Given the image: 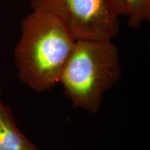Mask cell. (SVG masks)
<instances>
[{"instance_id":"3","label":"cell","mask_w":150,"mask_h":150,"mask_svg":"<svg viewBox=\"0 0 150 150\" xmlns=\"http://www.w3.org/2000/svg\"><path fill=\"white\" fill-rule=\"evenodd\" d=\"M31 7L59 20L76 40H112L120 30L108 0H31Z\"/></svg>"},{"instance_id":"4","label":"cell","mask_w":150,"mask_h":150,"mask_svg":"<svg viewBox=\"0 0 150 150\" xmlns=\"http://www.w3.org/2000/svg\"><path fill=\"white\" fill-rule=\"evenodd\" d=\"M0 150H38L17 125L12 108L1 98L0 90Z\"/></svg>"},{"instance_id":"5","label":"cell","mask_w":150,"mask_h":150,"mask_svg":"<svg viewBox=\"0 0 150 150\" xmlns=\"http://www.w3.org/2000/svg\"><path fill=\"white\" fill-rule=\"evenodd\" d=\"M128 25L138 29L142 23L150 20V0H125Z\"/></svg>"},{"instance_id":"2","label":"cell","mask_w":150,"mask_h":150,"mask_svg":"<svg viewBox=\"0 0 150 150\" xmlns=\"http://www.w3.org/2000/svg\"><path fill=\"white\" fill-rule=\"evenodd\" d=\"M121 75L119 48L112 40H76L59 83L73 107L97 113Z\"/></svg>"},{"instance_id":"1","label":"cell","mask_w":150,"mask_h":150,"mask_svg":"<svg viewBox=\"0 0 150 150\" xmlns=\"http://www.w3.org/2000/svg\"><path fill=\"white\" fill-rule=\"evenodd\" d=\"M76 42L59 20L32 11L22 20L14 50L19 79L35 93L50 91L59 83Z\"/></svg>"},{"instance_id":"6","label":"cell","mask_w":150,"mask_h":150,"mask_svg":"<svg viewBox=\"0 0 150 150\" xmlns=\"http://www.w3.org/2000/svg\"><path fill=\"white\" fill-rule=\"evenodd\" d=\"M108 1L120 16H125L127 8L125 0H108Z\"/></svg>"}]
</instances>
